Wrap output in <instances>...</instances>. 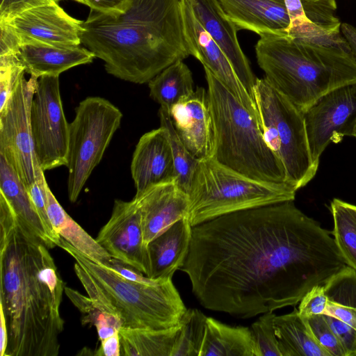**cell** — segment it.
I'll return each mask as SVG.
<instances>
[{"mask_svg":"<svg viewBox=\"0 0 356 356\" xmlns=\"http://www.w3.org/2000/svg\"><path fill=\"white\" fill-rule=\"evenodd\" d=\"M296 191L286 183L252 179L211 158L200 161L195 172L186 218L193 227L236 211L293 201Z\"/></svg>","mask_w":356,"mask_h":356,"instance_id":"obj_7","label":"cell"},{"mask_svg":"<svg viewBox=\"0 0 356 356\" xmlns=\"http://www.w3.org/2000/svg\"><path fill=\"white\" fill-rule=\"evenodd\" d=\"M54 3L26 10L8 21L24 39L58 46L80 45L82 23Z\"/></svg>","mask_w":356,"mask_h":356,"instance_id":"obj_16","label":"cell"},{"mask_svg":"<svg viewBox=\"0 0 356 356\" xmlns=\"http://www.w3.org/2000/svg\"><path fill=\"white\" fill-rule=\"evenodd\" d=\"M44 188L47 211L54 231L87 257L107 266L111 255L64 210L47 181Z\"/></svg>","mask_w":356,"mask_h":356,"instance_id":"obj_23","label":"cell"},{"mask_svg":"<svg viewBox=\"0 0 356 356\" xmlns=\"http://www.w3.org/2000/svg\"><path fill=\"white\" fill-rule=\"evenodd\" d=\"M148 86L151 98L168 111L195 91L192 72L183 60L164 69L148 82Z\"/></svg>","mask_w":356,"mask_h":356,"instance_id":"obj_28","label":"cell"},{"mask_svg":"<svg viewBox=\"0 0 356 356\" xmlns=\"http://www.w3.org/2000/svg\"><path fill=\"white\" fill-rule=\"evenodd\" d=\"M64 292L81 312L82 324L95 327L100 341L119 332L122 327L120 321L101 309L89 296L67 286H65Z\"/></svg>","mask_w":356,"mask_h":356,"instance_id":"obj_32","label":"cell"},{"mask_svg":"<svg viewBox=\"0 0 356 356\" xmlns=\"http://www.w3.org/2000/svg\"><path fill=\"white\" fill-rule=\"evenodd\" d=\"M327 302L323 285L315 286L302 298L299 302L298 313L302 318L324 314Z\"/></svg>","mask_w":356,"mask_h":356,"instance_id":"obj_38","label":"cell"},{"mask_svg":"<svg viewBox=\"0 0 356 356\" xmlns=\"http://www.w3.org/2000/svg\"><path fill=\"white\" fill-rule=\"evenodd\" d=\"M330 211L335 243L347 265L356 271V205L334 198Z\"/></svg>","mask_w":356,"mask_h":356,"instance_id":"obj_30","label":"cell"},{"mask_svg":"<svg viewBox=\"0 0 356 356\" xmlns=\"http://www.w3.org/2000/svg\"><path fill=\"white\" fill-rule=\"evenodd\" d=\"M324 317L341 342L346 356H356V330L330 315L324 314Z\"/></svg>","mask_w":356,"mask_h":356,"instance_id":"obj_39","label":"cell"},{"mask_svg":"<svg viewBox=\"0 0 356 356\" xmlns=\"http://www.w3.org/2000/svg\"><path fill=\"white\" fill-rule=\"evenodd\" d=\"M122 118L120 110L100 97H88L75 108L69 125L66 167L67 194L75 202L94 168L99 163Z\"/></svg>","mask_w":356,"mask_h":356,"instance_id":"obj_9","label":"cell"},{"mask_svg":"<svg viewBox=\"0 0 356 356\" xmlns=\"http://www.w3.org/2000/svg\"><path fill=\"white\" fill-rule=\"evenodd\" d=\"M49 248L18 221L0 194V305L8 330L5 356H57L65 283Z\"/></svg>","mask_w":356,"mask_h":356,"instance_id":"obj_2","label":"cell"},{"mask_svg":"<svg viewBox=\"0 0 356 356\" xmlns=\"http://www.w3.org/2000/svg\"><path fill=\"white\" fill-rule=\"evenodd\" d=\"M237 31L248 30L260 37L284 33L291 23L283 0H218Z\"/></svg>","mask_w":356,"mask_h":356,"instance_id":"obj_20","label":"cell"},{"mask_svg":"<svg viewBox=\"0 0 356 356\" xmlns=\"http://www.w3.org/2000/svg\"><path fill=\"white\" fill-rule=\"evenodd\" d=\"M86 5L91 10L99 12H108L116 8L124 0H74Z\"/></svg>","mask_w":356,"mask_h":356,"instance_id":"obj_44","label":"cell"},{"mask_svg":"<svg viewBox=\"0 0 356 356\" xmlns=\"http://www.w3.org/2000/svg\"><path fill=\"white\" fill-rule=\"evenodd\" d=\"M74 258V270L88 296L115 316L122 328L165 330L179 325L187 308L172 280L158 284L130 281L87 257L60 238L59 246Z\"/></svg>","mask_w":356,"mask_h":356,"instance_id":"obj_5","label":"cell"},{"mask_svg":"<svg viewBox=\"0 0 356 356\" xmlns=\"http://www.w3.org/2000/svg\"><path fill=\"white\" fill-rule=\"evenodd\" d=\"M179 325L165 330H119L120 355L172 356Z\"/></svg>","mask_w":356,"mask_h":356,"instance_id":"obj_27","label":"cell"},{"mask_svg":"<svg viewBox=\"0 0 356 356\" xmlns=\"http://www.w3.org/2000/svg\"><path fill=\"white\" fill-rule=\"evenodd\" d=\"M192 234V225L186 218L170 226L147 245L149 273L152 280H172L174 273L184 265Z\"/></svg>","mask_w":356,"mask_h":356,"instance_id":"obj_22","label":"cell"},{"mask_svg":"<svg viewBox=\"0 0 356 356\" xmlns=\"http://www.w3.org/2000/svg\"><path fill=\"white\" fill-rule=\"evenodd\" d=\"M200 356H257L251 329L207 316Z\"/></svg>","mask_w":356,"mask_h":356,"instance_id":"obj_24","label":"cell"},{"mask_svg":"<svg viewBox=\"0 0 356 356\" xmlns=\"http://www.w3.org/2000/svg\"><path fill=\"white\" fill-rule=\"evenodd\" d=\"M255 52L264 78L303 113L325 94L356 83L353 51L305 42L285 32L261 36Z\"/></svg>","mask_w":356,"mask_h":356,"instance_id":"obj_4","label":"cell"},{"mask_svg":"<svg viewBox=\"0 0 356 356\" xmlns=\"http://www.w3.org/2000/svg\"><path fill=\"white\" fill-rule=\"evenodd\" d=\"M81 41L108 74L139 84L190 56L181 0H124L108 12L90 9Z\"/></svg>","mask_w":356,"mask_h":356,"instance_id":"obj_3","label":"cell"},{"mask_svg":"<svg viewBox=\"0 0 356 356\" xmlns=\"http://www.w3.org/2000/svg\"><path fill=\"white\" fill-rule=\"evenodd\" d=\"M97 356H120V340L119 332L101 341L99 349L95 353Z\"/></svg>","mask_w":356,"mask_h":356,"instance_id":"obj_43","label":"cell"},{"mask_svg":"<svg viewBox=\"0 0 356 356\" xmlns=\"http://www.w3.org/2000/svg\"><path fill=\"white\" fill-rule=\"evenodd\" d=\"M291 18V23L307 18L300 0H284ZM290 23V24H291Z\"/></svg>","mask_w":356,"mask_h":356,"instance_id":"obj_45","label":"cell"},{"mask_svg":"<svg viewBox=\"0 0 356 356\" xmlns=\"http://www.w3.org/2000/svg\"><path fill=\"white\" fill-rule=\"evenodd\" d=\"M341 31L349 42L353 51L356 56V28L348 23L341 24Z\"/></svg>","mask_w":356,"mask_h":356,"instance_id":"obj_47","label":"cell"},{"mask_svg":"<svg viewBox=\"0 0 356 356\" xmlns=\"http://www.w3.org/2000/svg\"><path fill=\"white\" fill-rule=\"evenodd\" d=\"M159 116L161 126L168 131L174 161L175 180L177 185L188 194L200 161L190 153L181 142L173 126L169 111L160 106Z\"/></svg>","mask_w":356,"mask_h":356,"instance_id":"obj_31","label":"cell"},{"mask_svg":"<svg viewBox=\"0 0 356 356\" xmlns=\"http://www.w3.org/2000/svg\"><path fill=\"white\" fill-rule=\"evenodd\" d=\"M131 173L138 196L149 188L175 179L174 161L167 129L144 134L133 154Z\"/></svg>","mask_w":356,"mask_h":356,"instance_id":"obj_17","label":"cell"},{"mask_svg":"<svg viewBox=\"0 0 356 356\" xmlns=\"http://www.w3.org/2000/svg\"><path fill=\"white\" fill-rule=\"evenodd\" d=\"M350 137H355L356 138V121L352 128V130L350 131Z\"/></svg>","mask_w":356,"mask_h":356,"instance_id":"obj_48","label":"cell"},{"mask_svg":"<svg viewBox=\"0 0 356 356\" xmlns=\"http://www.w3.org/2000/svg\"><path fill=\"white\" fill-rule=\"evenodd\" d=\"M220 164L254 180L286 183L284 166L268 147L258 119L207 68L204 67Z\"/></svg>","mask_w":356,"mask_h":356,"instance_id":"obj_6","label":"cell"},{"mask_svg":"<svg viewBox=\"0 0 356 356\" xmlns=\"http://www.w3.org/2000/svg\"><path fill=\"white\" fill-rule=\"evenodd\" d=\"M96 240L113 258L148 275L147 249L140 209L134 198L131 201L115 200L111 217Z\"/></svg>","mask_w":356,"mask_h":356,"instance_id":"obj_13","label":"cell"},{"mask_svg":"<svg viewBox=\"0 0 356 356\" xmlns=\"http://www.w3.org/2000/svg\"><path fill=\"white\" fill-rule=\"evenodd\" d=\"M8 342V330L2 307L0 305V356H5Z\"/></svg>","mask_w":356,"mask_h":356,"instance_id":"obj_46","label":"cell"},{"mask_svg":"<svg viewBox=\"0 0 356 356\" xmlns=\"http://www.w3.org/2000/svg\"><path fill=\"white\" fill-rule=\"evenodd\" d=\"M0 193L10 204L19 222L51 249L43 223L26 187L1 154Z\"/></svg>","mask_w":356,"mask_h":356,"instance_id":"obj_25","label":"cell"},{"mask_svg":"<svg viewBox=\"0 0 356 356\" xmlns=\"http://www.w3.org/2000/svg\"><path fill=\"white\" fill-rule=\"evenodd\" d=\"M304 118L312 159L318 166L331 143L350 136L356 121V83L325 94L304 113Z\"/></svg>","mask_w":356,"mask_h":356,"instance_id":"obj_12","label":"cell"},{"mask_svg":"<svg viewBox=\"0 0 356 356\" xmlns=\"http://www.w3.org/2000/svg\"><path fill=\"white\" fill-rule=\"evenodd\" d=\"M273 312L263 314L251 326L257 356H282L274 327Z\"/></svg>","mask_w":356,"mask_h":356,"instance_id":"obj_35","label":"cell"},{"mask_svg":"<svg viewBox=\"0 0 356 356\" xmlns=\"http://www.w3.org/2000/svg\"><path fill=\"white\" fill-rule=\"evenodd\" d=\"M37 80L23 76L0 110V154L26 188L44 172L35 153L30 122Z\"/></svg>","mask_w":356,"mask_h":356,"instance_id":"obj_10","label":"cell"},{"mask_svg":"<svg viewBox=\"0 0 356 356\" xmlns=\"http://www.w3.org/2000/svg\"><path fill=\"white\" fill-rule=\"evenodd\" d=\"M25 72L37 79L59 75L75 66L90 63L95 57L80 45L58 46L33 40L26 41L17 54Z\"/></svg>","mask_w":356,"mask_h":356,"instance_id":"obj_21","label":"cell"},{"mask_svg":"<svg viewBox=\"0 0 356 356\" xmlns=\"http://www.w3.org/2000/svg\"><path fill=\"white\" fill-rule=\"evenodd\" d=\"M303 318L316 341L330 356H346L344 348L326 321L324 314Z\"/></svg>","mask_w":356,"mask_h":356,"instance_id":"obj_37","label":"cell"},{"mask_svg":"<svg viewBox=\"0 0 356 356\" xmlns=\"http://www.w3.org/2000/svg\"><path fill=\"white\" fill-rule=\"evenodd\" d=\"M31 129L41 169L66 165L69 125L63 111L59 76L38 79L31 108Z\"/></svg>","mask_w":356,"mask_h":356,"instance_id":"obj_11","label":"cell"},{"mask_svg":"<svg viewBox=\"0 0 356 356\" xmlns=\"http://www.w3.org/2000/svg\"><path fill=\"white\" fill-rule=\"evenodd\" d=\"M207 316L200 310L187 309L179 323V331L172 356H200Z\"/></svg>","mask_w":356,"mask_h":356,"instance_id":"obj_33","label":"cell"},{"mask_svg":"<svg viewBox=\"0 0 356 356\" xmlns=\"http://www.w3.org/2000/svg\"><path fill=\"white\" fill-rule=\"evenodd\" d=\"M284 1V0H283Z\"/></svg>","mask_w":356,"mask_h":356,"instance_id":"obj_49","label":"cell"},{"mask_svg":"<svg viewBox=\"0 0 356 356\" xmlns=\"http://www.w3.org/2000/svg\"><path fill=\"white\" fill-rule=\"evenodd\" d=\"M0 56L17 54L24 39L15 28L8 22L0 21Z\"/></svg>","mask_w":356,"mask_h":356,"instance_id":"obj_41","label":"cell"},{"mask_svg":"<svg viewBox=\"0 0 356 356\" xmlns=\"http://www.w3.org/2000/svg\"><path fill=\"white\" fill-rule=\"evenodd\" d=\"M107 267L130 281L147 284H158L165 282L149 278L137 269L114 258H112Z\"/></svg>","mask_w":356,"mask_h":356,"instance_id":"obj_42","label":"cell"},{"mask_svg":"<svg viewBox=\"0 0 356 356\" xmlns=\"http://www.w3.org/2000/svg\"><path fill=\"white\" fill-rule=\"evenodd\" d=\"M254 97L265 141L282 162L286 183L298 191L318 168L310 154L304 113L265 78L257 79Z\"/></svg>","mask_w":356,"mask_h":356,"instance_id":"obj_8","label":"cell"},{"mask_svg":"<svg viewBox=\"0 0 356 356\" xmlns=\"http://www.w3.org/2000/svg\"><path fill=\"white\" fill-rule=\"evenodd\" d=\"M169 113L190 153L200 161L213 158L216 134L207 90L197 88L191 96L172 106Z\"/></svg>","mask_w":356,"mask_h":356,"instance_id":"obj_15","label":"cell"},{"mask_svg":"<svg viewBox=\"0 0 356 356\" xmlns=\"http://www.w3.org/2000/svg\"><path fill=\"white\" fill-rule=\"evenodd\" d=\"M134 198L140 209L146 245L174 223L187 218L189 196L175 180L154 186Z\"/></svg>","mask_w":356,"mask_h":356,"instance_id":"obj_18","label":"cell"},{"mask_svg":"<svg viewBox=\"0 0 356 356\" xmlns=\"http://www.w3.org/2000/svg\"><path fill=\"white\" fill-rule=\"evenodd\" d=\"M194 13L207 32L222 49L239 80L254 97L257 77L238 41L237 29L227 18L218 0H189Z\"/></svg>","mask_w":356,"mask_h":356,"instance_id":"obj_19","label":"cell"},{"mask_svg":"<svg viewBox=\"0 0 356 356\" xmlns=\"http://www.w3.org/2000/svg\"><path fill=\"white\" fill-rule=\"evenodd\" d=\"M62 0H0V21L8 22L20 13L31 8Z\"/></svg>","mask_w":356,"mask_h":356,"instance_id":"obj_40","label":"cell"},{"mask_svg":"<svg viewBox=\"0 0 356 356\" xmlns=\"http://www.w3.org/2000/svg\"><path fill=\"white\" fill-rule=\"evenodd\" d=\"M306 17L316 26L331 32L341 31L336 15L335 0H300Z\"/></svg>","mask_w":356,"mask_h":356,"instance_id":"obj_34","label":"cell"},{"mask_svg":"<svg viewBox=\"0 0 356 356\" xmlns=\"http://www.w3.org/2000/svg\"><path fill=\"white\" fill-rule=\"evenodd\" d=\"M332 233L286 201L192 227L179 270L206 309L245 318L296 306L347 265Z\"/></svg>","mask_w":356,"mask_h":356,"instance_id":"obj_1","label":"cell"},{"mask_svg":"<svg viewBox=\"0 0 356 356\" xmlns=\"http://www.w3.org/2000/svg\"><path fill=\"white\" fill-rule=\"evenodd\" d=\"M25 72L17 54L0 56V110L5 106Z\"/></svg>","mask_w":356,"mask_h":356,"instance_id":"obj_36","label":"cell"},{"mask_svg":"<svg viewBox=\"0 0 356 356\" xmlns=\"http://www.w3.org/2000/svg\"><path fill=\"white\" fill-rule=\"evenodd\" d=\"M181 10L184 35L189 54L207 68L258 119L255 100L239 80L226 54L196 17L189 0H181Z\"/></svg>","mask_w":356,"mask_h":356,"instance_id":"obj_14","label":"cell"},{"mask_svg":"<svg viewBox=\"0 0 356 356\" xmlns=\"http://www.w3.org/2000/svg\"><path fill=\"white\" fill-rule=\"evenodd\" d=\"M328 302L324 314L356 330V271L346 266L323 285Z\"/></svg>","mask_w":356,"mask_h":356,"instance_id":"obj_29","label":"cell"},{"mask_svg":"<svg viewBox=\"0 0 356 356\" xmlns=\"http://www.w3.org/2000/svg\"><path fill=\"white\" fill-rule=\"evenodd\" d=\"M274 327L282 356H330L316 341L298 309L275 315Z\"/></svg>","mask_w":356,"mask_h":356,"instance_id":"obj_26","label":"cell"}]
</instances>
